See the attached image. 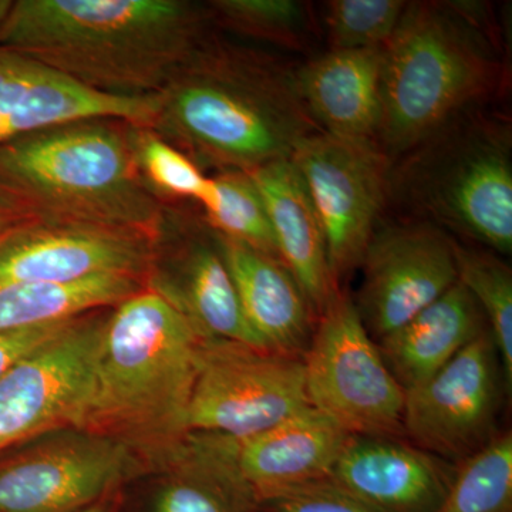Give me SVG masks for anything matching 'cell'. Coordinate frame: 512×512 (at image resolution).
<instances>
[{"label": "cell", "mask_w": 512, "mask_h": 512, "mask_svg": "<svg viewBox=\"0 0 512 512\" xmlns=\"http://www.w3.org/2000/svg\"><path fill=\"white\" fill-rule=\"evenodd\" d=\"M43 221L22 194L0 181V247L23 229Z\"/></svg>", "instance_id": "33"}, {"label": "cell", "mask_w": 512, "mask_h": 512, "mask_svg": "<svg viewBox=\"0 0 512 512\" xmlns=\"http://www.w3.org/2000/svg\"><path fill=\"white\" fill-rule=\"evenodd\" d=\"M207 6L214 28L235 35L302 47L309 33L308 9L295 0H212Z\"/></svg>", "instance_id": "28"}, {"label": "cell", "mask_w": 512, "mask_h": 512, "mask_svg": "<svg viewBox=\"0 0 512 512\" xmlns=\"http://www.w3.org/2000/svg\"><path fill=\"white\" fill-rule=\"evenodd\" d=\"M451 478L434 512H511L512 436H494Z\"/></svg>", "instance_id": "25"}, {"label": "cell", "mask_w": 512, "mask_h": 512, "mask_svg": "<svg viewBox=\"0 0 512 512\" xmlns=\"http://www.w3.org/2000/svg\"><path fill=\"white\" fill-rule=\"evenodd\" d=\"M73 319L0 333V376L5 375L10 367L16 365L33 350L59 335Z\"/></svg>", "instance_id": "32"}, {"label": "cell", "mask_w": 512, "mask_h": 512, "mask_svg": "<svg viewBox=\"0 0 512 512\" xmlns=\"http://www.w3.org/2000/svg\"><path fill=\"white\" fill-rule=\"evenodd\" d=\"M262 503L274 512H376L330 477L282 488Z\"/></svg>", "instance_id": "31"}, {"label": "cell", "mask_w": 512, "mask_h": 512, "mask_svg": "<svg viewBox=\"0 0 512 512\" xmlns=\"http://www.w3.org/2000/svg\"><path fill=\"white\" fill-rule=\"evenodd\" d=\"M478 29L453 2H407L382 49L376 143L387 156L423 146L493 92L500 64Z\"/></svg>", "instance_id": "5"}, {"label": "cell", "mask_w": 512, "mask_h": 512, "mask_svg": "<svg viewBox=\"0 0 512 512\" xmlns=\"http://www.w3.org/2000/svg\"><path fill=\"white\" fill-rule=\"evenodd\" d=\"M136 124L87 117L0 143V181L43 221L138 229L156 237L165 205L140 173Z\"/></svg>", "instance_id": "4"}, {"label": "cell", "mask_w": 512, "mask_h": 512, "mask_svg": "<svg viewBox=\"0 0 512 512\" xmlns=\"http://www.w3.org/2000/svg\"><path fill=\"white\" fill-rule=\"evenodd\" d=\"M204 336L160 293L144 288L107 311L92 389L73 430L131 450H174L187 437Z\"/></svg>", "instance_id": "3"}, {"label": "cell", "mask_w": 512, "mask_h": 512, "mask_svg": "<svg viewBox=\"0 0 512 512\" xmlns=\"http://www.w3.org/2000/svg\"><path fill=\"white\" fill-rule=\"evenodd\" d=\"M198 205L215 234L279 259L265 202L249 173L218 171L210 177L207 192Z\"/></svg>", "instance_id": "24"}, {"label": "cell", "mask_w": 512, "mask_h": 512, "mask_svg": "<svg viewBox=\"0 0 512 512\" xmlns=\"http://www.w3.org/2000/svg\"><path fill=\"white\" fill-rule=\"evenodd\" d=\"M156 96H106L84 89L62 74L0 46V143L52 124L114 117L151 127Z\"/></svg>", "instance_id": "17"}, {"label": "cell", "mask_w": 512, "mask_h": 512, "mask_svg": "<svg viewBox=\"0 0 512 512\" xmlns=\"http://www.w3.org/2000/svg\"><path fill=\"white\" fill-rule=\"evenodd\" d=\"M12 2L13 0H0V25H2L3 19L8 15Z\"/></svg>", "instance_id": "34"}, {"label": "cell", "mask_w": 512, "mask_h": 512, "mask_svg": "<svg viewBox=\"0 0 512 512\" xmlns=\"http://www.w3.org/2000/svg\"><path fill=\"white\" fill-rule=\"evenodd\" d=\"M360 268L355 305L377 342L458 281L454 239L434 224L399 225L373 235Z\"/></svg>", "instance_id": "14"}, {"label": "cell", "mask_w": 512, "mask_h": 512, "mask_svg": "<svg viewBox=\"0 0 512 512\" xmlns=\"http://www.w3.org/2000/svg\"><path fill=\"white\" fill-rule=\"evenodd\" d=\"M109 309L77 316L0 376V451L49 431L76 427L92 389Z\"/></svg>", "instance_id": "10"}, {"label": "cell", "mask_w": 512, "mask_h": 512, "mask_svg": "<svg viewBox=\"0 0 512 512\" xmlns=\"http://www.w3.org/2000/svg\"><path fill=\"white\" fill-rule=\"evenodd\" d=\"M480 306L460 282L379 340L394 379L406 390L426 382L460 350L488 329Z\"/></svg>", "instance_id": "22"}, {"label": "cell", "mask_w": 512, "mask_h": 512, "mask_svg": "<svg viewBox=\"0 0 512 512\" xmlns=\"http://www.w3.org/2000/svg\"><path fill=\"white\" fill-rule=\"evenodd\" d=\"M330 478L376 512H434L453 477L400 437L350 436Z\"/></svg>", "instance_id": "18"}, {"label": "cell", "mask_w": 512, "mask_h": 512, "mask_svg": "<svg viewBox=\"0 0 512 512\" xmlns=\"http://www.w3.org/2000/svg\"><path fill=\"white\" fill-rule=\"evenodd\" d=\"M464 131L441 141L417 164L414 197L437 224L511 254L510 133L495 124Z\"/></svg>", "instance_id": "8"}, {"label": "cell", "mask_w": 512, "mask_h": 512, "mask_svg": "<svg viewBox=\"0 0 512 512\" xmlns=\"http://www.w3.org/2000/svg\"><path fill=\"white\" fill-rule=\"evenodd\" d=\"M134 150L140 173L164 204L191 200L200 204L210 177L200 167L150 127L137 126Z\"/></svg>", "instance_id": "29"}, {"label": "cell", "mask_w": 512, "mask_h": 512, "mask_svg": "<svg viewBox=\"0 0 512 512\" xmlns=\"http://www.w3.org/2000/svg\"><path fill=\"white\" fill-rule=\"evenodd\" d=\"M265 202L279 261L291 272L319 316L339 288L330 271L318 214L291 158L249 171Z\"/></svg>", "instance_id": "20"}, {"label": "cell", "mask_w": 512, "mask_h": 512, "mask_svg": "<svg viewBox=\"0 0 512 512\" xmlns=\"http://www.w3.org/2000/svg\"><path fill=\"white\" fill-rule=\"evenodd\" d=\"M318 214L336 284L359 268L392 187L390 158L373 141L318 131L291 157Z\"/></svg>", "instance_id": "9"}, {"label": "cell", "mask_w": 512, "mask_h": 512, "mask_svg": "<svg viewBox=\"0 0 512 512\" xmlns=\"http://www.w3.org/2000/svg\"><path fill=\"white\" fill-rule=\"evenodd\" d=\"M457 279L480 306L500 356L505 387L512 384V274L501 259L454 241Z\"/></svg>", "instance_id": "26"}, {"label": "cell", "mask_w": 512, "mask_h": 512, "mask_svg": "<svg viewBox=\"0 0 512 512\" xmlns=\"http://www.w3.org/2000/svg\"><path fill=\"white\" fill-rule=\"evenodd\" d=\"M190 437V460L194 466L188 476L165 485L158 494L156 512H231L228 493L252 500L207 437L202 436L201 440L192 433Z\"/></svg>", "instance_id": "27"}, {"label": "cell", "mask_w": 512, "mask_h": 512, "mask_svg": "<svg viewBox=\"0 0 512 512\" xmlns=\"http://www.w3.org/2000/svg\"><path fill=\"white\" fill-rule=\"evenodd\" d=\"M293 82L320 131L376 143L382 116V49L330 50L293 72Z\"/></svg>", "instance_id": "19"}, {"label": "cell", "mask_w": 512, "mask_h": 512, "mask_svg": "<svg viewBox=\"0 0 512 512\" xmlns=\"http://www.w3.org/2000/svg\"><path fill=\"white\" fill-rule=\"evenodd\" d=\"M154 245L167 259H151L146 288L177 306L204 338L268 350L245 318L217 235L204 217L165 205Z\"/></svg>", "instance_id": "12"}, {"label": "cell", "mask_w": 512, "mask_h": 512, "mask_svg": "<svg viewBox=\"0 0 512 512\" xmlns=\"http://www.w3.org/2000/svg\"><path fill=\"white\" fill-rule=\"evenodd\" d=\"M151 130L198 167L254 171L291 158L319 127L293 72L274 57L211 33L157 94Z\"/></svg>", "instance_id": "2"}, {"label": "cell", "mask_w": 512, "mask_h": 512, "mask_svg": "<svg viewBox=\"0 0 512 512\" xmlns=\"http://www.w3.org/2000/svg\"><path fill=\"white\" fill-rule=\"evenodd\" d=\"M308 407L301 355L202 339L188 434L247 439Z\"/></svg>", "instance_id": "7"}, {"label": "cell", "mask_w": 512, "mask_h": 512, "mask_svg": "<svg viewBox=\"0 0 512 512\" xmlns=\"http://www.w3.org/2000/svg\"><path fill=\"white\" fill-rule=\"evenodd\" d=\"M137 453L73 430L0 464V512H79L133 474Z\"/></svg>", "instance_id": "13"}, {"label": "cell", "mask_w": 512, "mask_h": 512, "mask_svg": "<svg viewBox=\"0 0 512 512\" xmlns=\"http://www.w3.org/2000/svg\"><path fill=\"white\" fill-rule=\"evenodd\" d=\"M207 436L256 503L282 488L332 476L350 439L342 427L312 406L247 439Z\"/></svg>", "instance_id": "16"}, {"label": "cell", "mask_w": 512, "mask_h": 512, "mask_svg": "<svg viewBox=\"0 0 512 512\" xmlns=\"http://www.w3.org/2000/svg\"><path fill=\"white\" fill-rule=\"evenodd\" d=\"M79 512H106V510H104L103 505L94 504V505H90V507L84 508V510L79 511Z\"/></svg>", "instance_id": "35"}, {"label": "cell", "mask_w": 512, "mask_h": 512, "mask_svg": "<svg viewBox=\"0 0 512 512\" xmlns=\"http://www.w3.org/2000/svg\"><path fill=\"white\" fill-rule=\"evenodd\" d=\"M144 288V279L124 274L94 276L66 285H0V333L113 308Z\"/></svg>", "instance_id": "23"}, {"label": "cell", "mask_w": 512, "mask_h": 512, "mask_svg": "<svg viewBox=\"0 0 512 512\" xmlns=\"http://www.w3.org/2000/svg\"><path fill=\"white\" fill-rule=\"evenodd\" d=\"M215 235L245 318L265 348L302 356L315 313L291 272L274 256Z\"/></svg>", "instance_id": "21"}, {"label": "cell", "mask_w": 512, "mask_h": 512, "mask_svg": "<svg viewBox=\"0 0 512 512\" xmlns=\"http://www.w3.org/2000/svg\"><path fill=\"white\" fill-rule=\"evenodd\" d=\"M403 0H330L326 33L332 50L383 49L402 19Z\"/></svg>", "instance_id": "30"}, {"label": "cell", "mask_w": 512, "mask_h": 512, "mask_svg": "<svg viewBox=\"0 0 512 512\" xmlns=\"http://www.w3.org/2000/svg\"><path fill=\"white\" fill-rule=\"evenodd\" d=\"M500 369L493 336L485 329L430 379L406 390L404 434L440 460L473 456L494 437Z\"/></svg>", "instance_id": "11"}, {"label": "cell", "mask_w": 512, "mask_h": 512, "mask_svg": "<svg viewBox=\"0 0 512 512\" xmlns=\"http://www.w3.org/2000/svg\"><path fill=\"white\" fill-rule=\"evenodd\" d=\"M153 235L138 229L40 221L0 247V285H66L107 274L146 281Z\"/></svg>", "instance_id": "15"}, {"label": "cell", "mask_w": 512, "mask_h": 512, "mask_svg": "<svg viewBox=\"0 0 512 512\" xmlns=\"http://www.w3.org/2000/svg\"><path fill=\"white\" fill-rule=\"evenodd\" d=\"M190 0H13L0 46L106 96H156L212 33Z\"/></svg>", "instance_id": "1"}, {"label": "cell", "mask_w": 512, "mask_h": 512, "mask_svg": "<svg viewBox=\"0 0 512 512\" xmlns=\"http://www.w3.org/2000/svg\"><path fill=\"white\" fill-rule=\"evenodd\" d=\"M302 359L309 403L349 436H404L406 392L345 292L318 316Z\"/></svg>", "instance_id": "6"}]
</instances>
